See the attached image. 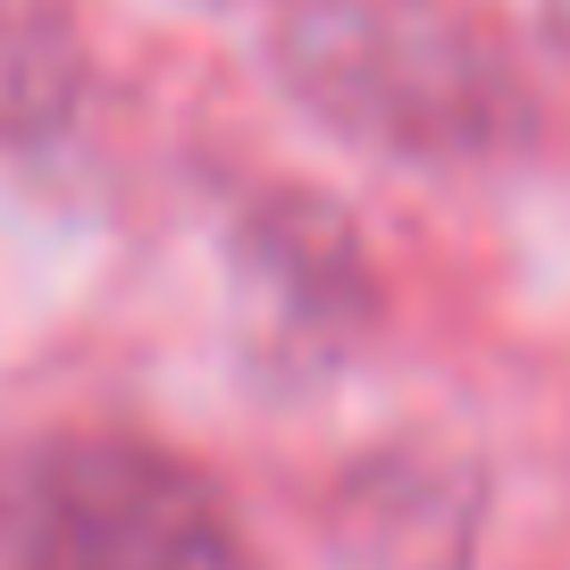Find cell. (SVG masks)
Here are the masks:
<instances>
[{"instance_id": "2", "label": "cell", "mask_w": 570, "mask_h": 570, "mask_svg": "<svg viewBox=\"0 0 570 570\" xmlns=\"http://www.w3.org/2000/svg\"><path fill=\"white\" fill-rule=\"evenodd\" d=\"M0 570H252L227 495L142 436L0 453Z\"/></svg>"}, {"instance_id": "5", "label": "cell", "mask_w": 570, "mask_h": 570, "mask_svg": "<svg viewBox=\"0 0 570 570\" xmlns=\"http://www.w3.org/2000/svg\"><path fill=\"white\" fill-rule=\"evenodd\" d=\"M553 35H562V42H570V0H553Z\"/></svg>"}, {"instance_id": "4", "label": "cell", "mask_w": 570, "mask_h": 570, "mask_svg": "<svg viewBox=\"0 0 570 570\" xmlns=\"http://www.w3.org/2000/svg\"><path fill=\"white\" fill-rule=\"evenodd\" d=\"M76 35L68 0H0V135H35L68 109Z\"/></svg>"}, {"instance_id": "1", "label": "cell", "mask_w": 570, "mask_h": 570, "mask_svg": "<svg viewBox=\"0 0 570 570\" xmlns=\"http://www.w3.org/2000/svg\"><path fill=\"white\" fill-rule=\"evenodd\" d=\"M277 59L327 126L403 160H479L529 118L520 76L453 0H303Z\"/></svg>"}, {"instance_id": "3", "label": "cell", "mask_w": 570, "mask_h": 570, "mask_svg": "<svg viewBox=\"0 0 570 570\" xmlns=\"http://www.w3.org/2000/svg\"><path fill=\"white\" fill-rule=\"evenodd\" d=\"M252 261V294H261L268 327L294 344H327L336 327L361 320V261L353 235L336 227V210H268L261 227L244 235Z\"/></svg>"}]
</instances>
